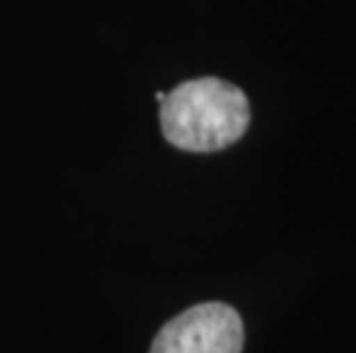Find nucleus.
Here are the masks:
<instances>
[{
    "instance_id": "1",
    "label": "nucleus",
    "mask_w": 356,
    "mask_h": 353,
    "mask_svg": "<svg viewBox=\"0 0 356 353\" xmlns=\"http://www.w3.org/2000/svg\"><path fill=\"white\" fill-rule=\"evenodd\" d=\"M248 122L251 108L246 94L221 78L181 83L161 101L163 136L186 152L230 147L246 133Z\"/></svg>"
},
{
    "instance_id": "3",
    "label": "nucleus",
    "mask_w": 356,
    "mask_h": 353,
    "mask_svg": "<svg viewBox=\"0 0 356 353\" xmlns=\"http://www.w3.org/2000/svg\"><path fill=\"white\" fill-rule=\"evenodd\" d=\"M163 96H165V92H156V96H154V99H156L159 103H161V101H163Z\"/></svg>"
},
{
    "instance_id": "2",
    "label": "nucleus",
    "mask_w": 356,
    "mask_h": 353,
    "mask_svg": "<svg viewBox=\"0 0 356 353\" xmlns=\"http://www.w3.org/2000/svg\"><path fill=\"white\" fill-rule=\"evenodd\" d=\"M244 324L225 303H202L170 319L149 353H241Z\"/></svg>"
}]
</instances>
